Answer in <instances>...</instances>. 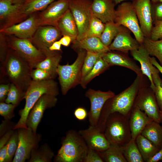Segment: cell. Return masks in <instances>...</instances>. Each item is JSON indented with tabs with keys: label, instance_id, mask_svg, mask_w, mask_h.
Instances as JSON below:
<instances>
[{
	"label": "cell",
	"instance_id": "6da1fadb",
	"mask_svg": "<svg viewBox=\"0 0 162 162\" xmlns=\"http://www.w3.org/2000/svg\"><path fill=\"white\" fill-rule=\"evenodd\" d=\"M1 70L11 83L26 93L32 81L31 73L33 68L14 50L9 48Z\"/></svg>",
	"mask_w": 162,
	"mask_h": 162
},
{
	"label": "cell",
	"instance_id": "7a4b0ae2",
	"mask_svg": "<svg viewBox=\"0 0 162 162\" xmlns=\"http://www.w3.org/2000/svg\"><path fill=\"white\" fill-rule=\"evenodd\" d=\"M58 94L57 84L53 79L40 81L32 80L24 97L26 100L25 106L19 111V114L20 117L15 125L13 130L21 128H27L26 121L29 113L42 95L47 94L56 97Z\"/></svg>",
	"mask_w": 162,
	"mask_h": 162
},
{
	"label": "cell",
	"instance_id": "3957f363",
	"mask_svg": "<svg viewBox=\"0 0 162 162\" xmlns=\"http://www.w3.org/2000/svg\"><path fill=\"white\" fill-rule=\"evenodd\" d=\"M88 147L79 132L69 130L54 159L56 162H83Z\"/></svg>",
	"mask_w": 162,
	"mask_h": 162
},
{
	"label": "cell",
	"instance_id": "277c9868",
	"mask_svg": "<svg viewBox=\"0 0 162 162\" xmlns=\"http://www.w3.org/2000/svg\"><path fill=\"white\" fill-rule=\"evenodd\" d=\"M104 134L111 144L123 146L128 142L131 137L127 116L117 112L110 114L106 124Z\"/></svg>",
	"mask_w": 162,
	"mask_h": 162
},
{
	"label": "cell",
	"instance_id": "5b68a950",
	"mask_svg": "<svg viewBox=\"0 0 162 162\" xmlns=\"http://www.w3.org/2000/svg\"><path fill=\"white\" fill-rule=\"evenodd\" d=\"M77 58L72 64L59 65L57 72L63 95H65L68 91L76 83L80 78L81 80V70L86 51L79 49Z\"/></svg>",
	"mask_w": 162,
	"mask_h": 162
},
{
	"label": "cell",
	"instance_id": "8992f818",
	"mask_svg": "<svg viewBox=\"0 0 162 162\" xmlns=\"http://www.w3.org/2000/svg\"><path fill=\"white\" fill-rule=\"evenodd\" d=\"M114 22L132 32L140 44L143 43L145 37L141 31L133 4L124 2L120 4L116 10Z\"/></svg>",
	"mask_w": 162,
	"mask_h": 162
},
{
	"label": "cell",
	"instance_id": "52a82bcc",
	"mask_svg": "<svg viewBox=\"0 0 162 162\" xmlns=\"http://www.w3.org/2000/svg\"><path fill=\"white\" fill-rule=\"evenodd\" d=\"M7 38L9 48L14 50L34 68L46 56L32 43L31 40L20 38L12 35Z\"/></svg>",
	"mask_w": 162,
	"mask_h": 162
},
{
	"label": "cell",
	"instance_id": "ba28073f",
	"mask_svg": "<svg viewBox=\"0 0 162 162\" xmlns=\"http://www.w3.org/2000/svg\"><path fill=\"white\" fill-rule=\"evenodd\" d=\"M17 130L19 143L12 162H24L29 159L32 150L39 147L41 135L34 132L28 128H21Z\"/></svg>",
	"mask_w": 162,
	"mask_h": 162
},
{
	"label": "cell",
	"instance_id": "9c48e42d",
	"mask_svg": "<svg viewBox=\"0 0 162 162\" xmlns=\"http://www.w3.org/2000/svg\"><path fill=\"white\" fill-rule=\"evenodd\" d=\"M125 90L113 98L109 108L110 114L118 112L127 116L134 102L140 86L141 75Z\"/></svg>",
	"mask_w": 162,
	"mask_h": 162
},
{
	"label": "cell",
	"instance_id": "30bf717a",
	"mask_svg": "<svg viewBox=\"0 0 162 162\" xmlns=\"http://www.w3.org/2000/svg\"><path fill=\"white\" fill-rule=\"evenodd\" d=\"M91 4L88 0H69V9L74 18L78 30L76 40L82 39L87 30L92 15Z\"/></svg>",
	"mask_w": 162,
	"mask_h": 162
},
{
	"label": "cell",
	"instance_id": "8fae6325",
	"mask_svg": "<svg viewBox=\"0 0 162 162\" xmlns=\"http://www.w3.org/2000/svg\"><path fill=\"white\" fill-rule=\"evenodd\" d=\"M56 27L52 26H39L32 38L33 44L41 51L46 57L52 54L55 51L49 50V47L62 36Z\"/></svg>",
	"mask_w": 162,
	"mask_h": 162
},
{
	"label": "cell",
	"instance_id": "7c38bea8",
	"mask_svg": "<svg viewBox=\"0 0 162 162\" xmlns=\"http://www.w3.org/2000/svg\"><path fill=\"white\" fill-rule=\"evenodd\" d=\"M23 4L10 0L0 1V29L20 23L28 16L22 12Z\"/></svg>",
	"mask_w": 162,
	"mask_h": 162
},
{
	"label": "cell",
	"instance_id": "4fadbf2b",
	"mask_svg": "<svg viewBox=\"0 0 162 162\" xmlns=\"http://www.w3.org/2000/svg\"><path fill=\"white\" fill-rule=\"evenodd\" d=\"M57 99L56 96L47 94L42 95L34 105L27 117V127L36 133L38 125L42 118L44 113L47 109L54 107Z\"/></svg>",
	"mask_w": 162,
	"mask_h": 162
},
{
	"label": "cell",
	"instance_id": "5bb4252c",
	"mask_svg": "<svg viewBox=\"0 0 162 162\" xmlns=\"http://www.w3.org/2000/svg\"><path fill=\"white\" fill-rule=\"evenodd\" d=\"M91 104V107L88 113L90 126H95L99 120L104 104L108 100L113 98L115 94L111 91L106 92L89 89L86 94Z\"/></svg>",
	"mask_w": 162,
	"mask_h": 162
},
{
	"label": "cell",
	"instance_id": "9a60e30c",
	"mask_svg": "<svg viewBox=\"0 0 162 162\" xmlns=\"http://www.w3.org/2000/svg\"><path fill=\"white\" fill-rule=\"evenodd\" d=\"M69 0H56L51 3L38 15L39 26L56 27L62 17L69 9Z\"/></svg>",
	"mask_w": 162,
	"mask_h": 162
},
{
	"label": "cell",
	"instance_id": "2e32d148",
	"mask_svg": "<svg viewBox=\"0 0 162 162\" xmlns=\"http://www.w3.org/2000/svg\"><path fill=\"white\" fill-rule=\"evenodd\" d=\"M35 13L20 23L0 29V32L20 38L31 39L39 26L38 15Z\"/></svg>",
	"mask_w": 162,
	"mask_h": 162
},
{
	"label": "cell",
	"instance_id": "e0dca14e",
	"mask_svg": "<svg viewBox=\"0 0 162 162\" xmlns=\"http://www.w3.org/2000/svg\"><path fill=\"white\" fill-rule=\"evenodd\" d=\"M151 0H136L133 3L141 31L145 37L149 38L152 28Z\"/></svg>",
	"mask_w": 162,
	"mask_h": 162
},
{
	"label": "cell",
	"instance_id": "ac0fdd59",
	"mask_svg": "<svg viewBox=\"0 0 162 162\" xmlns=\"http://www.w3.org/2000/svg\"><path fill=\"white\" fill-rule=\"evenodd\" d=\"M86 142L88 147L98 152H102L108 149L110 144L104 133L89 126L88 128L81 130L79 131Z\"/></svg>",
	"mask_w": 162,
	"mask_h": 162
},
{
	"label": "cell",
	"instance_id": "d6986e66",
	"mask_svg": "<svg viewBox=\"0 0 162 162\" xmlns=\"http://www.w3.org/2000/svg\"><path fill=\"white\" fill-rule=\"evenodd\" d=\"M115 4L113 0H93L90 7L91 13L104 23L114 22Z\"/></svg>",
	"mask_w": 162,
	"mask_h": 162
},
{
	"label": "cell",
	"instance_id": "ffe728a7",
	"mask_svg": "<svg viewBox=\"0 0 162 162\" xmlns=\"http://www.w3.org/2000/svg\"><path fill=\"white\" fill-rule=\"evenodd\" d=\"M130 51L134 58L140 62L142 74L146 75L149 79L150 87L154 92L155 88L152 80V74L157 68L152 64L148 52L142 44H140L137 50Z\"/></svg>",
	"mask_w": 162,
	"mask_h": 162
},
{
	"label": "cell",
	"instance_id": "44dd1931",
	"mask_svg": "<svg viewBox=\"0 0 162 162\" xmlns=\"http://www.w3.org/2000/svg\"><path fill=\"white\" fill-rule=\"evenodd\" d=\"M140 44L132 37L129 32L122 27L108 47L110 50L127 52L129 50H137Z\"/></svg>",
	"mask_w": 162,
	"mask_h": 162
},
{
	"label": "cell",
	"instance_id": "7402d4cb",
	"mask_svg": "<svg viewBox=\"0 0 162 162\" xmlns=\"http://www.w3.org/2000/svg\"><path fill=\"white\" fill-rule=\"evenodd\" d=\"M135 107L144 112L154 121L160 123V114L156 99L152 94L147 93L138 97Z\"/></svg>",
	"mask_w": 162,
	"mask_h": 162
},
{
	"label": "cell",
	"instance_id": "603a6c76",
	"mask_svg": "<svg viewBox=\"0 0 162 162\" xmlns=\"http://www.w3.org/2000/svg\"><path fill=\"white\" fill-rule=\"evenodd\" d=\"M153 120L144 112L135 107L129 121L131 139L135 140L145 126Z\"/></svg>",
	"mask_w": 162,
	"mask_h": 162
},
{
	"label": "cell",
	"instance_id": "cb8c5ba5",
	"mask_svg": "<svg viewBox=\"0 0 162 162\" xmlns=\"http://www.w3.org/2000/svg\"><path fill=\"white\" fill-rule=\"evenodd\" d=\"M56 27L62 36H70L73 42L76 40L78 30L74 18L68 9L58 21Z\"/></svg>",
	"mask_w": 162,
	"mask_h": 162
},
{
	"label": "cell",
	"instance_id": "d4e9b609",
	"mask_svg": "<svg viewBox=\"0 0 162 162\" xmlns=\"http://www.w3.org/2000/svg\"><path fill=\"white\" fill-rule=\"evenodd\" d=\"M103 59L110 65H116L128 68L134 72L137 75H141V68L132 60L120 54L110 52L105 53Z\"/></svg>",
	"mask_w": 162,
	"mask_h": 162
},
{
	"label": "cell",
	"instance_id": "484cf974",
	"mask_svg": "<svg viewBox=\"0 0 162 162\" xmlns=\"http://www.w3.org/2000/svg\"><path fill=\"white\" fill-rule=\"evenodd\" d=\"M72 47L75 49L97 52L110 51L109 47L105 46L99 38L95 37H85L80 40H75L73 42Z\"/></svg>",
	"mask_w": 162,
	"mask_h": 162
},
{
	"label": "cell",
	"instance_id": "4316f807",
	"mask_svg": "<svg viewBox=\"0 0 162 162\" xmlns=\"http://www.w3.org/2000/svg\"><path fill=\"white\" fill-rule=\"evenodd\" d=\"M58 51H55L52 54L46 57L44 59L38 63L34 68L44 70L53 79L58 75L57 69L62 58L61 54Z\"/></svg>",
	"mask_w": 162,
	"mask_h": 162
},
{
	"label": "cell",
	"instance_id": "83f0119b",
	"mask_svg": "<svg viewBox=\"0 0 162 162\" xmlns=\"http://www.w3.org/2000/svg\"><path fill=\"white\" fill-rule=\"evenodd\" d=\"M153 144L160 148L162 146V126L154 120L148 124L141 134Z\"/></svg>",
	"mask_w": 162,
	"mask_h": 162
},
{
	"label": "cell",
	"instance_id": "f1b7e54d",
	"mask_svg": "<svg viewBox=\"0 0 162 162\" xmlns=\"http://www.w3.org/2000/svg\"><path fill=\"white\" fill-rule=\"evenodd\" d=\"M135 141L144 161L147 162L160 149L141 134L137 136Z\"/></svg>",
	"mask_w": 162,
	"mask_h": 162
},
{
	"label": "cell",
	"instance_id": "f546056e",
	"mask_svg": "<svg viewBox=\"0 0 162 162\" xmlns=\"http://www.w3.org/2000/svg\"><path fill=\"white\" fill-rule=\"evenodd\" d=\"M104 161L127 162L124 154L122 146L110 144L109 147L102 152H99Z\"/></svg>",
	"mask_w": 162,
	"mask_h": 162
},
{
	"label": "cell",
	"instance_id": "4dcf8cb0",
	"mask_svg": "<svg viewBox=\"0 0 162 162\" xmlns=\"http://www.w3.org/2000/svg\"><path fill=\"white\" fill-rule=\"evenodd\" d=\"M54 156V152L47 144L33 149L28 162H50Z\"/></svg>",
	"mask_w": 162,
	"mask_h": 162
},
{
	"label": "cell",
	"instance_id": "1f68e13d",
	"mask_svg": "<svg viewBox=\"0 0 162 162\" xmlns=\"http://www.w3.org/2000/svg\"><path fill=\"white\" fill-rule=\"evenodd\" d=\"M122 27V26H118L114 22L105 24L104 30L99 38L103 44L108 47Z\"/></svg>",
	"mask_w": 162,
	"mask_h": 162
},
{
	"label": "cell",
	"instance_id": "d6a6232c",
	"mask_svg": "<svg viewBox=\"0 0 162 162\" xmlns=\"http://www.w3.org/2000/svg\"><path fill=\"white\" fill-rule=\"evenodd\" d=\"M56 0H28L23 4L22 11L27 16L46 9Z\"/></svg>",
	"mask_w": 162,
	"mask_h": 162
},
{
	"label": "cell",
	"instance_id": "836d02e7",
	"mask_svg": "<svg viewBox=\"0 0 162 162\" xmlns=\"http://www.w3.org/2000/svg\"><path fill=\"white\" fill-rule=\"evenodd\" d=\"M123 146L124 154L127 162H143L144 161L135 140L131 139L130 141Z\"/></svg>",
	"mask_w": 162,
	"mask_h": 162
},
{
	"label": "cell",
	"instance_id": "e575fe53",
	"mask_svg": "<svg viewBox=\"0 0 162 162\" xmlns=\"http://www.w3.org/2000/svg\"><path fill=\"white\" fill-rule=\"evenodd\" d=\"M150 55L155 56L162 66V39L156 40L145 37L142 44Z\"/></svg>",
	"mask_w": 162,
	"mask_h": 162
},
{
	"label": "cell",
	"instance_id": "d590c367",
	"mask_svg": "<svg viewBox=\"0 0 162 162\" xmlns=\"http://www.w3.org/2000/svg\"><path fill=\"white\" fill-rule=\"evenodd\" d=\"M86 51L81 70V80L88 74L97 61L106 52Z\"/></svg>",
	"mask_w": 162,
	"mask_h": 162
},
{
	"label": "cell",
	"instance_id": "8d00e7d4",
	"mask_svg": "<svg viewBox=\"0 0 162 162\" xmlns=\"http://www.w3.org/2000/svg\"><path fill=\"white\" fill-rule=\"evenodd\" d=\"M110 66L102 57L100 58L88 74L81 80L82 86L83 87L85 86L92 80L107 69Z\"/></svg>",
	"mask_w": 162,
	"mask_h": 162
},
{
	"label": "cell",
	"instance_id": "74e56055",
	"mask_svg": "<svg viewBox=\"0 0 162 162\" xmlns=\"http://www.w3.org/2000/svg\"><path fill=\"white\" fill-rule=\"evenodd\" d=\"M105 26V23L92 14L88 28L83 38L88 37L100 38Z\"/></svg>",
	"mask_w": 162,
	"mask_h": 162
},
{
	"label": "cell",
	"instance_id": "f35d334b",
	"mask_svg": "<svg viewBox=\"0 0 162 162\" xmlns=\"http://www.w3.org/2000/svg\"><path fill=\"white\" fill-rule=\"evenodd\" d=\"M25 93L21 91L14 84L11 83L5 102L18 106L20 102L24 99Z\"/></svg>",
	"mask_w": 162,
	"mask_h": 162
},
{
	"label": "cell",
	"instance_id": "ab89813d",
	"mask_svg": "<svg viewBox=\"0 0 162 162\" xmlns=\"http://www.w3.org/2000/svg\"><path fill=\"white\" fill-rule=\"evenodd\" d=\"M15 130L7 143V155L5 162L12 161L18 148V134L17 130Z\"/></svg>",
	"mask_w": 162,
	"mask_h": 162
},
{
	"label": "cell",
	"instance_id": "60d3db41",
	"mask_svg": "<svg viewBox=\"0 0 162 162\" xmlns=\"http://www.w3.org/2000/svg\"><path fill=\"white\" fill-rule=\"evenodd\" d=\"M159 71L157 69L152 74V78L155 86L154 92L158 106L162 111V80L159 75Z\"/></svg>",
	"mask_w": 162,
	"mask_h": 162
},
{
	"label": "cell",
	"instance_id": "b9f144b4",
	"mask_svg": "<svg viewBox=\"0 0 162 162\" xmlns=\"http://www.w3.org/2000/svg\"><path fill=\"white\" fill-rule=\"evenodd\" d=\"M17 106L12 104L0 102V115L4 119L10 120L14 116V111Z\"/></svg>",
	"mask_w": 162,
	"mask_h": 162
},
{
	"label": "cell",
	"instance_id": "7bdbcfd3",
	"mask_svg": "<svg viewBox=\"0 0 162 162\" xmlns=\"http://www.w3.org/2000/svg\"><path fill=\"white\" fill-rule=\"evenodd\" d=\"M35 68L32 70L31 73L32 80L40 81L52 79L50 75L46 72L40 68Z\"/></svg>",
	"mask_w": 162,
	"mask_h": 162
},
{
	"label": "cell",
	"instance_id": "ee69618b",
	"mask_svg": "<svg viewBox=\"0 0 162 162\" xmlns=\"http://www.w3.org/2000/svg\"><path fill=\"white\" fill-rule=\"evenodd\" d=\"M104 161L99 152L88 148L83 162H103Z\"/></svg>",
	"mask_w": 162,
	"mask_h": 162
},
{
	"label": "cell",
	"instance_id": "f6af8a7d",
	"mask_svg": "<svg viewBox=\"0 0 162 162\" xmlns=\"http://www.w3.org/2000/svg\"><path fill=\"white\" fill-rule=\"evenodd\" d=\"M5 35L0 32V60L1 63L4 61L9 49Z\"/></svg>",
	"mask_w": 162,
	"mask_h": 162
},
{
	"label": "cell",
	"instance_id": "bcb514c9",
	"mask_svg": "<svg viewBox=\"0 0 162 162\" xmlns=\"http://www.w3.org/2000/svg\"><path fill=\"white\" fill-rule=\"evenodd\" d=\"M154 40L162 39V20H157L152 27L150 37Z\"/></svg>",
	"mask_w": 162,
	"mask_h": 162
},
{
	"label": "cell",
	"instance_id": "7dc6e473",
	"mask_svg": "<svg viewBox=\"0 0 162 162\" xmlns=\"http://www.w3.org/2000/svg\"><path fill=\"white\" fill-rule=\"evenodd\" d=\"M75 117L78 120H85L88 116L86 110L84 108L79 107L75 109L74 112Z\"/></svg>",
	"mask_w": 162,
	"mask_h": 162
},
{
	"label": "cell",
	"instance_id": "c3c4849f",
	"mask_svg": "<svg viewBox=\"0 0 162 162\" xmlns=\"http://www.w3.org/2000/svg\"><path fill=\"white\" fill-rule=\"evenodd\" d=\"M10 84H1L0 85V101L5 102L9 92Z\"/></svg>",
	"mask_w": 162,
	"mask_h": 162
},
{
	"label": "cell",
	"instance_id": "681fc988",
	"mask_svg": "<svg viewBox=\"0 0 162 162\" xmlns=\"http://www.w3.org/2000/svg\"><path fill=\"white\" fill-rule=\"evenodd\" d=\"M14 131L13 129H10L1 136L0 140V148L7 144Z\"/></svg>",
	"mask_w": 162,
	"mask_h": 162
},
{
	"label": "cell",
	"instance_id": "f907efd6",
	"mask_svg": "<svg viewBox=\"0 0 162 162\" xmlns=\"http://www.w3.org/2000/svg\"><path fill=\"white\" fill-rule=\"evenodd\" d=\"M161 160H162V146L158 151L147 162H157Z\"/></svg>",
	"mask_w": 162,
	"mask_h": 162
},
{
	"label": "cell",
	"instance_id": "816d5d0a",
	"mask_svg": "<svg viewBox=\"0 0 162 162\" xmlns=\"http://www.w3.org/2000/svg\"><path fill=\"white\" fill-rule=\"evenodd\" d=\"M7 155V144L0 148V162H5Z\"/></svg>",
	"mask_w": 162,
	"mask_h": 162
},
{
	"label": "cell",
	"instance_id": "f5cc1de1",
	"mask_svg": "<svg viewBox=\"0 0 162 162\" xmlns=\"http://www.w3.org/2000/svg\"><path fill=\"white\" fill-rule=\"evenodd\" d=\"M59 40L62 45L65 46H68L72 42L71 38L69 36L65 35L63 36Z\"/></svg>",
	"mask_w": 162,
	"mask_h": 162
},
{
	"label": "cell",
	"instance_id": "db71d44e",
	"mask_svg": "<svg viewBox=\"0 0 162 162\" xmlns=\"http://www.w3.org/2000/svg\"><path fill=\"white\" fill-rule=\"evenodd\" d=\"M61 45L59 40L56 41L49 47V50L51 51H61Z\"/></svg>",
	"mask_w": 162,
	"mask_h": 162
},
{
	"label": "cell",
	"instance_id": "11a10c76",
	"mask_svg": "<svg viewBox=\"0 0 162 162\" xmlns=\"http://www.w3.org/2000/svg\"><path fill=\"white\" fill-rule=\"evenodd\" d=\"M155 14L157 20H162V3L159 4L155 8Z\"/></svg>",
	"mask_w": 162,
	"mask_h": 162
},
{
	"label": "cell",
	"instance_id": "9f6ffc18",
	"mask_svg": "<svg viewBox=\"0 0 162 162\" xmlns=\"http://www.w3.org/2000/svg\"><path fill=\"white\" fill-rule=\"evenodd\" d=\"M152 64L162 74V66H161L157 61L154 57L150 58Z\"/></svg>",
	"mask_w": 162,
	"mask_h": 162
},
{
	"label": "cell",
	"instance_id": "6f0895ef",
	"mask_svg": "<svg viewBox=\"0 0 162 162\" xmlns=\"http://www.w3.org/2000/svg\"><path fill=\"white\" fill-rule=\"evenodd\" d=\"M14 3L23 4L28 0H10Z\"/></svg>",
	"mask_w": 162,
	"mask_h": 162
},
{
	"label": "cell",
	"instance_id": "680465c9",
	"mask_svg": "<svg viewBox=\"0 0 162 162\" xmlns=\"http://www.w3.org/2000/svg\"><path fill=\"white\" fill-rule=\"evenodd\" d=\"M115 4H117L121 2L127 0H113Z\"/></svg>",
	"mask_w": 162,
	"mask_h": 162
},
{
	"label": "cell",
	"instance_id": "91938a15",
	"mask_svg": "<svg viewBox=\"0 0 162 162\" xmlns=\"http://www.w3.org/2000/svg\"><path fill=\"white\" fill-rule=\"evenodd\" d=\"M151 1L154 3H162V0H152Z\"/></svg>",
	"mask_w": 162,
	"mask_h": 162
},
{
	"label": "cell",
	"instance_id": "94428289",
	"mask_svg": "<svg viewBox=\"0 0 162 162\" xmlns=\"http://www.w3.org/2000/svg\"><path fill=\"white\" fill-rule=\"evenodd\" d=\"M160 123H161L162 126V115L160 114Z\"/></svg>",
	"mask_w": 162,
	"mask_h": 162
},
{
	"label": "cell",
	"instance_id": "6125c7cd",
	"mask_svg": "<svg viewBox=\"0 0 162 162\" xmlns=\"http://www.w3.org/2000/svg\"><path fill=\"white\" fill-rule=\"evenodd\" d=\"M160 113L162 115V111H160Z\"/></svg>",
	"mask_w": 162,
	"mask_h": 162
},
{
	"label": "cell",
	"instance_id": "be15d7a7",
	"mask_svg": "<svg viewBox=\"0 0 162 162\" xmlns=\"http://www.w3.org/2000/svg\"><path fill=\"white\" fill-rule=\"evenodd\" d=\"M1 0H0V1H1Z\"/></svg>",
	"mask_w": 162,
	"mask_h": 162
}]
</instances>
